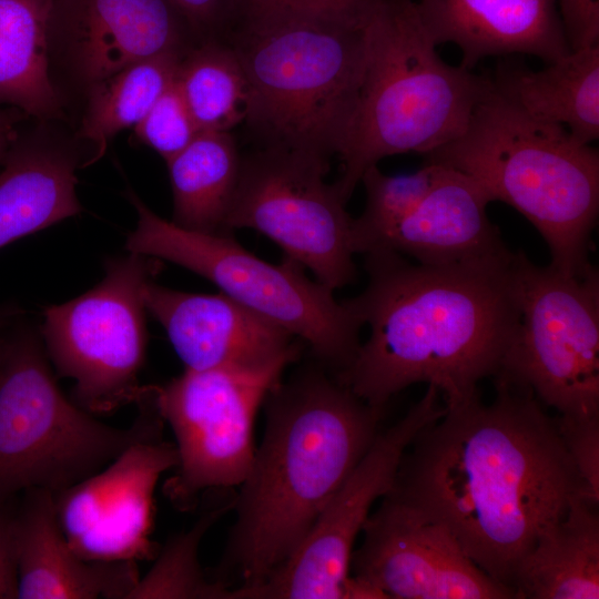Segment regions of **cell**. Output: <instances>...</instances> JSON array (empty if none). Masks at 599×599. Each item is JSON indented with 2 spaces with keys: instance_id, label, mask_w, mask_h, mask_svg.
Returning <instances> with one entry per match:
<instances>
[{
  "instance_id": "6da1fadb",
  "label": "cell",
  "mask_w": 599,
  "mask_h": 599,
  "mask_svg": "<svg viewBox=\"0 0 599 599\" xmlns=\"http://www.w3.org/2000/svg\"><path fill=\"white\" fill-rule=\"evenodd\" d=\"M496 390L491 404L478 393L422 429L387 494L445 526L485 573L514 591L520 562L582 485L556 418L534 393L499 380Z\"/></svg>"
},
{
  "instance_id": "7a4b0ae2",
  "label": "cell",
  "mask_w": 599,
  "mask_h": 599,
  "mask_svg": "<svg viewBox=\"0 0 599 599\" xmlns=\"http://www.w3.org/2000/svg\"><path fill=\"white\" fill-rule=\"evenodd\" d=\"M364 255L368 283L343 302L369 334L336 378L378 408L416 383L435 385L446 408L477 395V384L500 370L518 326L516 253L448 264Z\"/></svg>"
},
{
  "instance_id": "3957f363",
  "label": "cell",
  "mask_w": 599,
  "mask_h": 599,
  "mask_svg": "<svg viewBox=\"0 0 599 599\" xmlns=\"http://www.w3.org/2000/svg\"><path fill=\"white\" fill-rule=\"evenodd\" d=\"M264 405L262 441L238 486L236 518L212 578L230 589L261 585L297 550L369 448L384 413L316 361L281 379Z\"/></svg>"
},
{
  "instance_id": "277c9868",
  "label": "cell",
  "mask_w": 599,
  "mask_h": 599,
  "mask_svg": "<svg viewBox=\"0 0 599 599\" xmlns=\"http://www.w3.org/2000/svg\"><path fill=\"white\" fill-rule=\"evenodd\" d=\"M425 163L469 175L493 202L517 210L547 243L555 270L581 275L592 267L599 153L566 128L526 114L491 83L465 131L426 154Z\"/></svg>"
},
{
  "instance_id": "5b68a950",
  "label": "cell",
  "mask_w": 599,
  "mask_h": 599,
  "mask_svg": "<svg viewBox=\"0 0 599 599\" xmlns=\"http://www.w3.org/2000/svg\"><path fill=\"white\" fill-rule=\"evenodd\" d=\"M365 35L362 84L334 183L346 202L382 159L426 155L458 138L491 87L490 78L439 57L416 1L377 0Z\"/></svg>"
},
{
  "instance_id": "8992f818",
  "label": "cell",
  "mask_w": 599,
  "mask_h": 599,
  "mask_svg": "<svg viewBox=\"0 0 599 599\" xmlns=\"http://www.w3.org/2000/svg\"><path fill=\"white\" fill-rule=\"evenodd\" d=\"M365 23L284 19L235 28L227 42L246 75L244 123L260 148L338 155L362 84Z\"/></svg>"
},
{
  "instance_id": "52a82bcc",
  "label": "cell",
  "mask_w": 599,
  "mask_h": 599,
  "mask_svg": "<svg viewBox=\"0 0 599 599\" xmlns=\"http://www.w3.org/2000/svg\"><path fill=\"white\" fill-rule=\"evenodd\" d=\"M129 428L103 424L61 392L40 334L19 315L0 337V499L52 493L95 474L130 445L162 437L145 389Z\"/></svg>"
},
{
  "instance_id": "ba28073f",
  "label": "cell",
  "mask_w": 599,
  "mask_h": 599,
  "mask_svg": "<svg viewBox=\"0 0 599 599\" xmlns=\"http://www.w3.org/2000/svg\"><path fill=\"white\" fill-rule=\"evenodd\" d=\"M138 222L125 250L183 266L215 284L263 318L308 346L316 362L335 376L353 362L362 324L333 290L284 257L280 264L248 252L231 233L184 230L155 214L130 187L124 192Z\"/></svg>"
},
{
  "instance_id": "9c48e42d",
  "label": "cell",
  "mask_w": 599,
  "mask_h": 599,
  "mask_svg": "<svg viewBox=\"0 0 599 599\" xmlns=\"http://www.w3.org/2000/svg\"><path fill=\"white\" fill-rule=\"evenodd\" d=\"M105 262L91 290L45 308L40 336L57 374L74 382L72 400L90 414L135 404L148 332L143 287L158 258L131 253Z\"/></svg>"
},
{
  "instance_id": "30bf717a",
  "label": "cell",
  "mask_w": 599,
  "mask_h": 599,
  "mask_svg": "<svg viewBox=\"0 0 599 599\" xmlns=\"http://www.w3.org/2000/svg\"><path fill=\"white\" fill-rule=\"evenodd\" d=\"M520 315L496 380L560 414L599 415V274H564L516 253Z\"/></svg>"
},
{
  "instance_id": "8fae6325",
  "label": "cell",
  "mask_w": 599,
  "mask_h": 599,
  "mask_svg": "<svg viewBox=\"0 0 599 599\" xmlns=\"http://www.w3.org/2000/svg\"><path fill=\"white\" fill-rule=\"evenodd\" d=\"M294 362L285 358L255 368L185 369L164 385H149L176 441L179 463L163 487L174 507L189 510L202 493L243 483L256 448L257 412Z\"/></svg>"
},
{
  "instance_id": "7c38bea8",
  "label": "cell",
  "mask_w": 599,
  "mask_h": 599,
  "mask_svg": "<svg viewBox=\"0 0 599 599\" xmlns=\"http://www.w3.org/2000/svg\"><path fill=\"white\" fill-rule=\"evenodd\" d=\"M329 160L276 148L242 156L226 229L257 231L285 257L335 291L355 280L353 217L335 184Z\"/></svg>"
},
{
  "instance_id": "4fadbf2b",
  "label": "cell",
  "mask_w": 599,
  "mask_h": 599,
  "mask_svg": "<svg viewBox=\"0 0 599 599\" xmlns=\"http://www.w3.org/2000/svg\"><path fill=\"white\" fill-rule=\"evenodd\" d=\"M445 413L439 389L428 384L403 418L377 433L297 550L261 585L234 589L233 598H344L354 545L373 504L392 488L414 438Z\"/></svg>"
},
{
  "instance_id": "5bb4252c",
  "label": "cell",
  "mask_w": 599,
  "mask_h": 599,
  "mask_svg": "<svg viewBox=\"0 0 599 599\" xmlns=\"http://www.w3.org/2000/svg\"><path fill=\"white\" fill-rule=\"evenodd\" d=\"M196 43L173 0H52L49 77L69 112L122 69Z\"/></svg>"
},
{
  "instance_id": "9a60e30c",
  "label": "cell",
  "mask_w": 599,
  "mask_h": 599,
  "mask_svg": "<svg viewBox=\"0 0 599 599\" xmlns=\"http://www.w3.org/2000/svg\"><path fill=\"white\" fill-rule=\"evenodd\" d=\"M179 463L162 437L136 441L90 477L53 493L57 517L73 551L87 561L144 560L159 550L151 539L154 491Z\"/></svg>"
},
{
  "instance_id": "2e32d148",
  "label": "cell",
  "mask_w": 599,
  "mask_h": 599,
  "mask_svg": "<svg viewBox=\"0 0 599 599\" xmlns=\"http://www.w3.org/2000/svg\"><path fill=\"white\" fill-rule=\"evenodd\" d=\"M351 569L387 598L510 599L515 592L485 573L443 525L388 494L370 512Z\"/></svg>"
},
{
  "instance_id": "e0dca14e",
  "label": "cell",
  "mask_w": 599,
  "mask_h": 599,
  "mask_svg": "<svg viewBox=\"0 0 599 599\" xmlns=\"http://www.w3.org/2000/svg\"><path fill=\"white\" fill-rule=\"evenodd\" d=\"M143 302L185 369L255 368L301 356L300 339L223 293L182 292L152 278L143 287Z\"/></svg>"
},
{
  "instance_id": "ac0fdd59",
  "label": "cell",
  "mask_w": 599,
  "mask_h": 599,
  "mask_svg": "<svg viewBox=\"0 0 599 599\" xmlns=\"http://www.w3.org/2000/svg\"><path fill=\"white\" fill-rule=\"evenodd\" d=\"M18 599H129L140 575L136 561H87L67 541L53 493L19 495L14 516Z\"/></svg>"
},
{
  "instance_id": "d6986e66",
  "label": "cell",
  "mask_w": 599,
  "mask_h": 599,
  "mask_svg": "<svg viewBox=\"0 0 599 599\" xmlns=\"http://www.w3.org/2000/svg\"><path fill=\"white\" fill-rule=\"evenodd\" d=\"M57 123L19 133L1 164L0 248L82 211L77 172L92 165V153Z\"/></svg>"
},
{
  "instance_id": "ffe728a7",
  "label": "cell",
  "mask_w": 599,
  "mask_h": 599,
  "mask_svg": "<svg viewBox=\"0 0 599 599\" xmlns=\"http://www.w3.org/2000/svg\"><path fill=\"white\" fill-rule=\"evenodd\" d=\"M436 45L453 43L471 70L493 55L524 53L554 62L569 47L557 0H418Z\"/></svg>"
},
{
  "instance_id": "44dd1931",
  "label": "cell",
  "mask_w": 599,
  "mask_h": 599,
  "mask_svg": "<svg viewBox=\"0 0 599 599\" xmlns=\"http://www.w3.org/2000/svg\"><path fill=\"white\" fill-rule=\"evenodd\" d=\"M491 202L476 180L445 166L423 200L364 254L392 251L420 264H448L500 253L508 247L487 215Z\"/></svg>"
},
{
  "instance_id": "7402d4cb",
  "label": "cell",
  "mask_w": 599,
  "mask_h": 599,
  "mask_svg": "<svg viewBox=\"0 0 599 599\" xmlns=\"http://www.w3.org/2000/svg\"><path fill=\"white\" fill-rule=\"evenodd\" d=\"M547 64L536 71L505 63L491 79L493 88L526 114L591 144L599 138V44Z\"/></svg>"
},
{
  "instance_id": "603a6c76",
  "label": "cell",
  "mask_w": 599,
  "mask_h": 599,
  "mask_svg": "<svg viewBox=\"0 0 599 599\" xmlns=\"http://www.w3.org/2000/svg\"><path fill=\"white\" fill-rule=\"evenodd\" d=\"M519 599L599 598L598 505L576 497L547 527L516 572Z\"/></svg>"
},
{
  "instance_id": "cb8c5ba5",
  "label": "cell",
  "mask_w": 599,
  "mask_h": 599,
  "mask_svg": "<svg viewBox=\"0 0 599 599\" xmlns=\"http://www.w3.org/2000/svg\"><path fill=\"white\" fill-rule=\"evenodd\" d=\"M52 0H0V105L39 122L68 121L48 71L47 26Z\"/></svg>"
},
{
  "instance_id": "d4e9b609",
  "label": "cell",
  "mask_w": 599,
  "mask_h": 599,
  "mask_svg": "<svg viewBox=\"0 0 599 599\" xmlns=\"http://www.w3.org/2000/svg\"><path fill=\"white\" fill-rule=\"evenodd\" d=\"M242 156L231 132L202 131L166 164L172 222L189 231L227 234Z\"/></svg>"
},
{
  "instance_id": "484cf974",
  "label": "cell",
  "mask_w": 599,
  "mask_h": 599,
  "mask_svg": "<svg viewBox=\"0 0 599 599\" xmlns=\"http://www.w3.org/2000/svg\"><path fill=\"white\" fill-rule=\"evenodd\" d=\"M184 53H165L133 63L95 85L82 101L74 136L91 146L93 164L122 130L135 126L174 82Z\"/></svg>"
},
{
  "instance_id": "4316f807",
  "label": "cell",
  "mask_w": 599,
  "mask_h": 599,
  "mask_svg": "<svg viewBox=\"0 0 599 599\" xmlns=\"http://www.w3.org/2000/svg\"><path fill=\"white\" fill-rule=\"evenodd\" d=\"M175 83L200 132H230L244 122L248 85L230 42L193 45L180 60Z\"/></svg>"
},
{
  "instance_id": "83f0119b",
  "label": "cell",
  "mask_w": 599,
  "mask_h": 599,
  "mask_svg": "<svg viewBox=\"0 0 599 599\" xmlns=\"http://www.w3.org/2000/svg\"><path fill=\"white\" fill-rule=\"evenodd\" d=\"M233 502L210 507L185 532L174 536L150 571L140 577L129 599L150 598H206L231 599L232 589L209 579L199 562L197 549L205 531Z\"/></svg>"
},
{
  "instance_id": "f1b7e54d",
  "label": "cell",
  "mask_w": 599,
  "mask_h": 599,
  "mask_svg": "<svg viewBox=\"0 0 599 599\" xmlns=\"http://www.w3.org/2000/svg\"><path fill=\"white\" fill-rule=\"evenodd\" d=\"M445 166L425 163L410 174L387 175L377 165L367 169L361 182L366 191L363 213L353 219L354 253H365L372 242L386 229L412 211L443 175Z\"/></svg>"
},
{
  "instance_id": "f546056e",
  "label": "cell",
  "mask_w": 599,
  "mask_h": 599,
  "mask_svg": "<svg viewBox=\"0 0 599 599\" xmlns=\"http://www.w3.org/2000/svg\"><path fill=\"white\" fill-rule=\"evenodd\" d=\"M133 128L139 141L165 162L186 148L200 132L175 80Z\"/></svg>"
},
{
  "instance_id": "4dcf8cb0",
  "label": "cell",
  "mask_w": 599,
  "mask_h": 599,
  "mask_svg": "<svg viewBox=\"0 0 599 599\" xmlns=\"http://www.w3.org/2000/svg\"><path fill=\"white\" fill-rule=\"evenodd\" d=\"M377 0H238L242 23L321 19L362 24Z\"/></svg>"
},
{
  "instance_id": "1f68e13d",
  "label": "cell",
  "mask_w": 599,
  "mask_h": 599,
  "mask_svg": "<svg viewBox=\"0 0 599 599\" xmlns=\"http://www.w3.org/2000/svg\"><path fill=\"white\" fill-rule=\"evenodd\" d=\"M565 448L582 485L581 498L599 504V415L561 414L556 418Z\"/></svg>"
},
{
  "instance_id": "d6a6232c",
  "label": "cell",
  "mask_w": 599,
  "mask_h": 599,
  "mask_svg": "<svg viewBox=\"0 0 599 599\" xmlns=\"http://www.w3.org/2000/svg\"><path fill=\"white\" fill-rule=\"evenodd\" d=\"M197 42L226 41L240 21L238 0H173Z\"/></svg>"
},
{
  "instance_id": "836d02e7",
  "label": "cell",
  "mask_w": 599,
  "mask_h": 599,
  "mask_svg": "<svg viewBox=\"0 0 599 599\" xmlns=\"http://www.w3.org/2000/svg\"><path fill=\"white\" fill-rule=\"evenodd\" d=\"M571 50L599 44V0H557Z\"/></svg>"
},
{
  "instance_id": "e575fe53",
  "label": "cell",
  "mask_w": 599,
  "mask_h": 599,
  "mask_svg": "<svg viewBox=\"0 0 599 599\" xmlns=\"http://www.w3.org/2000/svg\"><path fill=\"white\" fill-rule=\"evenodd\" d=\"M18 498L0 499V599H16L14 516Z\"/></svg>"
},
{
  "instance_id": "d590c367",
  "label": "cell",
  "mask_w": 599,
  "mask_h": 599,
  "mask_svg": "<svg viewBox=\"0 0 599 599\" xmlns=\"http://www.w3.org/2000/svg\"><path fill=\"white\" fill-rule=\"evenodd\" d=\"M14 123V118L0 108V165L19 134Z\"/></svg>"
},
{
  "instance_id": "8d00e7d4",
  "label": "cell",
  "mask_w": 599,
  "mask_h": 599,
  "mask_svg": "<svg viewBox=\"0 0 599 599\" xmlns=\"http://www.w3.org/2000/svg\"><path fill=\"white\" fill-rule=\"evenodd\" d=\"M19 315L18 311L13 307L2 306L0 307V337L7 326Z\"/></svg>"
}]
</instances>
